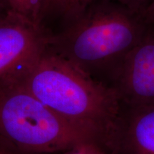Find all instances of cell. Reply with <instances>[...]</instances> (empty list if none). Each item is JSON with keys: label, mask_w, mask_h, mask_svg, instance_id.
I'll list each match as a JSON object with an SVG mask.
<instances>
[{"label": "cell", "mask_w": 154, "mask_h": 154, "mask_svg": "<svg viewBox=\"0 0 154 154\" xmlns=\"http://www.w3.org/2000/svg\"><path fill=\"white\" fill-rule=\"evenodd\" d=\"M153 28L141 15L112 2L93 0L46 47L94 79L109 86L116 70Z\"/></svg>", "instance_id": "cell-1"}, {"label": "cell", "mask_w": 154, "mask_h": 154, "mask_svg": "<svg viewBox=\"0 0 154 154\" xmlns=\"http://www.w3.org/2000/svg\"><path fill=\"white\" fill-rule=\"evenodd\" d=\"M22 84L62 118L104 136L109 146L122 109L113 88L47 47Z\"/></svg>", "instance_id": "cell-2"}, {"label": "cell", "mask_w": 154, "mask_h": 154, "mask_svg": "<svg viewBox=\"0 0 154 154\" xmlns=\"http://www.w3.org/2000/svg\"><path fill=\"white\" fill-rule=\"evenodd\" d=\"M104 136L62 118L22 84L0 88V140L23 154L63 152Z\"/></svg>", "instance_id": "cell-3"}, {"label": "cell", "mask_w": 154, "mask_h": 154, "mask_svg": "<svg viewBox=\"0 0 154 154\" xmlns=\"http://www.w3.org/2000/svg\"><path fill=\"white\" fill-rule=\"evenodd\" d=\"M43 26L0 10V88L22 84L47 45Z\"/></svg>", "instance_id": "cell-4"}, {"label": "cell", "mask_w": 154, "mask_h": 154, "mask_svg": "<svg viewBox=\"0 0 154 154\" xmlns=\"http://www.w3.org/2000/svg\"><path fill=\"white\" fill-rule=\"evenodd\" d=\"M109 86L122 106H154V27L125 57Z\"/></svg>", "instance_id": "cell-5"}, {"label": "cell", "mask_w": 154, "mask_h": 154, "mask_svg": "<svg viewBox=\"0 0 154 154\" xmlns=\"http://www.w3.org/2000/svg\"><path fill=\"white\" fill-rule=\"evenodd\" d=\"M109 149L111 154H154V106H122Z\"/></svg>", "instance_id": "cell-6"}, {"label": "cell", "mask_w": 154, "mask_h": 154, "mask_svg": "<svg viewBox=\"0 0 154 154\" xmlns=\"http://www.w3.org/2000/svg\"><path fill=\"white\" fill-rule=\"evenodd\" d=\"M0 9L44 26V19L50 13V0H0Z\"/></svg>", "instance_id": "cell-7"}, {"label": "cell", "mask_w": 154, "mask_h": 154, "mask_svg": "<svg viewBox=\"0 0 154 154\" xmlns=\"http://www.w3.org/2000/svg\"><path fill=\"white\" fill-rule=\"evenodd\" d=\"M62 154H111L105 140L99 138H91L76 144Z\"/></svg>", "instance_id": "cell-8"}, {"label": "cell", "mask_w": 154, "mask_h": 154, "mask_svg": "<svg viewBox=\"0 0 154 154\" xmlns=\"http://www.w3.org/2000/svg\"><path fill=\"white\" fill-rule=\"evenodd\" d=\"M112 2L118 5L123 6L125 8L129 9L135 14L141 15L149 8L150 5L154 2V0H105Z\"/></svg>", "instance_id": "cell-9"}, {"label": "cell", "mask_w": 154, "mask_h": 154, "mask_svg": "<svg viewBox=\"0 0 154 154\" xmlns=\"http://www.w3.org/2000/svg\"><path fill=\"white\" fill-rule=\"evenodd\" d=\"M143 17L146 22L152 27H154V2L143 13Z\"/></svg>", "instance_id": "cell-10"}, {"label": "cell", "mask_w": 154, "mask_h": 154, "mask_svg": "<svg viewBox=\"0 0 154 154\" xmlns=\"http://www.w3.org/2000/svg\"><path fill=\"white\" fill-rule=\"evenodd\" d=\"M0 154H23L0 140Z\"/></svg>", "instance_id": "cell-11"}, {"label": "cell", "mask_w": 154, "mask_h": 154, "mask_svg": "<svg viewBox=\"0 0 154 154\" xmlns=\"http://www.w3.org/2000/svg\"><path fill=\"white\" fill-rule=\"evenodd\" d=\"M0 10H1V9H0Z\"/></svg>", "instance_id": "cell-12"}]
</instances>
